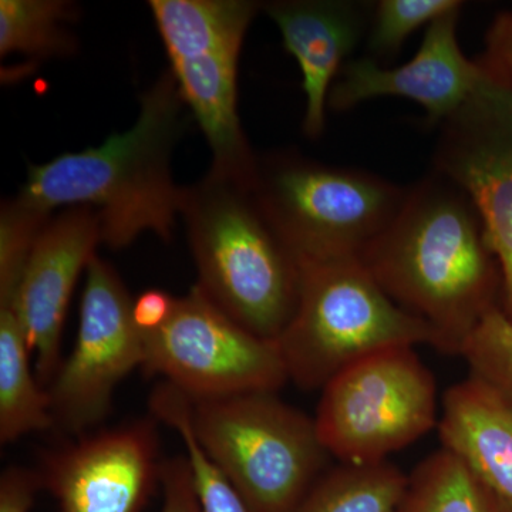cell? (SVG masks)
<instances>
[{
    "label": "cell",
    "mask_w": 512,
    "mask_h": 512,
    "mask_svg": "<svg viewBox=\"0 0 512 512\" xmlns=\"http://www.w3.org/2000/svg\"><path fill=\"white\" fill-rule=\"evenodd\" d=\"M399 512H490V491L441 447L409 476Z\"/></svg>",
    "instance_id": "44dd1931"
},
{
    "label": "cell",
    "mask_w": 512,
    "mask_h": 512,
    "mask_svg": "<svg viewBox=\"0 0 512 512\" xmlns=\"http://www.w3.org/2000/svg\"><path fill=\"white\" fill-rule=\"evenodd\" d=\"M461 356L471 376L512 396V320L498 306L478 323Z\"/></svg>",
    "instance_id": "d4e9b609"
},
{
    "label": "cell",
    "mask_w": 512,
    "mask_h": 512,
    "mask_svg": "<svg viewBox=\"0 0 512 512\" xmlns=\"http://www.w3.org/2000/svg\"><path fill=\"white\" fill-rule=\"evenodd\" d=\"M170 60L214 50H239L262 3L252 0H151Z\"/></svg>",
    "instance_id": "e0dca14e"
},
{
    "label": "cell",
    "mask_w": 512,
    "mask_h": 512,
    "mask_svg": "<svg viewBox=\"0 0 512 512\" xmlns=\"http://www.w3.org/2000/svg\"><path fill=\"white\" fill-rule=\"evenodd\" d=\"M359 259L397 306L433 330L444 353L461 355L478 323L503 305L477 208L434 170L407 188L399 214Z\"/></svg>",
    "instance_id": "6da1fadb"
},
{
    "label": "cell",
    "mask_w": 512,
    "mask_h": 512,
    "mask_svg": "<svg viewBox=\"0 0 512 512\" xmlns=\"http://www.w3.org/2000/svg\"><path fill=\"white\" fill-rule=\"evenodd\" d=\"M490 512H512V501L498 497L490 491Z\"/></svg>",
    "instance_id": "f546056e"
},
{
    "label": "cell",
    "mask_w": 512,
    "mask_h": 512,
    "mask_svg": "<svg viewBox=\"0 0 512 512\" xmlns=\"http://www.w3.org/2000/svg\"><path fill=\"white\" fill-rule=\"evenodd\" d=\"M180 215L198 288L242 328L276 342L298 305L301 265L251 185L208 173L184 188Z\"/></svg>",
    "instance_id": "3957f363"
},
{
    "label": "cell",
    "mask_w": 512,
    "mask_h": 512,
    "mask_svg": "<svg viewBox=\"0 0 512 512\" xmlns=\"http://www.w3.org/2000/svg\"><path fill=\"white\" fill-rule=\"evenodd\" d=\"M191 427L254 512H292L328 470L315 420L275 393L191 399Z\"/></svg>",
    "instance_id": "8992f818"
},
{
    "label": "cell",
    "mask_w": 512,
    "mask_h": 512,
    "mask_svg": "<svg viewBox=\"0 0 512 512\" xmlns=\"http://www.w3.org/2000/svg\"><path fill=\"white\" fill-rule=\"evenodd\" d=\"M460 8L430 23L412 60L387 69L372 57L349 60L330 90L335 111L379 97H402L419 103L430 123L441 124L456 113L490 77L478 60L468 59L458 43Z\"/></svg>",
    "instance_id": "7c38bea8"
},
{
    "label": "cell",
    "mask_w": 512,
    "mask_h": 512,
    "mask_svg": "<svg viewBox=\"0 0 512 512\" xmlns=\"http://www.w3.org/2000/svg\"><path fill=\"white\" fill-rule=\"evenodd\" d=\"M175 299L160 289L141 293L133 303V316L143 332H153L170 319Z\"/></svg>",
    "instance_id": "f1b7e54d"
},
{
    "label": "cell",
    "mask_w": 512,
    "mask_h": 512,
    "mask_svg": "<svg viewBox=\"0 0 512 512\" xmlns=\"http://www.w3.org/2000/svg\"><path fill=\"white\" fill-rule=\"evenodd\" d=\"M28 339L13 305H0V441L55 427L49 393L30 369Z\"/></svg>",
    "instance_id": "ac0fdd59"
},
{
    "label": "cell",
    "mask_w": 512,
    "mask_h": 512,
    "mask_svg": "<svg viewBox=\"0 0 512 512\" xmlns=\"http://www.w3.org/2000/svg\"><path fill=\"white\" fill-rule=\"evenodd\" d=\"M409 476L389 460L328 468L292 512H399Z\"/></svg>",
    "instance_id": "d6986e66"
},
{
    "label": "cell",
    "mask_w": 512,
    "mask_h": 512,
    "mask_svg": "<svg viewBox=\"0 0 512 512\" xmlns=\"http://www.w3.org/2000/svg\"><path fill=\"white\" fill-rule=\"evenodd\" d=\"M49 218L23 207L16 198L3 201L0 211V303L15 305L29 256Z\"/></svg>",
    "instance_id": "cb8c5ba5"
},
{
    "label": "cell",
    "mask_w": 512,
    "mask_h": 512,
    "mask_svg": "<svg viewBox=\"0 0 512 512\" xmlns=\"http://www.w3.org/2000/svg\"><path fill=\"white\" fill-rule=\"evenodd\" d=\"M161 487L164 498L160 512H205L187 457L180 456L163 461Z\"/></svg>",
    "instance_id": "484cf974"
},
{
    "label": "cell",
    "mask_w": 512,
    "mask_h": 512,
    "mask_svg": "<svg viewBox=\"0 0 512 512\" xmlns=\"http://www.w3.org/2000/svg\"><path fill=\"white\" fill-rule=\"evenodd\" d=\"M434 376L414 348L373 353L330 379L313 417L319 439L342 464H373L439 424Z\"/></svg>",
    "instance_id": "52a82bcc"
},
{
    "label": "cell",
    "mask_w": 512,
    "mask_h": 512,
    "mask_svg": "<svg viewBox=\"0 0 512 512\" xmlns=\"http://www.w3.org/2000/svg\"><path fill=\"white\" fill-rule=\"evenodd\" d=\"M375 3L353 0H274L262 9L298 62L306 109L303 133L322 136L330 90L357 45L369 33Z\"/></svg>",
    "instance_id": "5bb4252c"
},
{
    "label": "cell",
    "mask_w": 512,
    "mask_h": 512,
    "mask_svg": "<svg viewBox=\"0 0 512 512\" xmlns=\"http://www.w3.org/2000/svg\"><path fill=\"white\" fill-rule=\"evenodd\" d=\"M77 6L66 0H0V57L37 64L73 55L77 40L69 25Z\"/></svg>",
    "instance_id": "ffe728a7"
},
{
    "label": "cell",
    "mask_w": 512,
    "mask_h": 512,
    "mask_svg": "<svg viewBox=\"0 0 512 512\" xmlns=\"http://www.w3.org/2000/svg\"><path fill=\"white\" fill-rule=\"evenodd\" d=\"M437 427L441 447L512 501V396L470 375L444 394Z\"/></svg>",
    "instance_id": "2e32d148"
},
{
    "label": "cell",
    "mask_w": 512,
    "mask_h": 512,
    "mask_svg": "<svg viewBox=\"0 0 512 512\" xmlns=\"http://www.w3.org/2000/svg\"><path fill=\"white\" fill-rule=\"evenodd\" d=\"M156 427L136 421L49 458L37 474L56 512H141L161 485Z\"/></svg>",
    "instance_id": "8fae6325"
},
{
    "label": "cell",
    "mask_w": 512,
    "mask_h": 512,
    "mask_svg": "<svg viewBox=\"0 0 512 512\" xmlns=\"http://www.w3.org/2000/svg\"><path fill=\"white\" fill-rule=\"evenodd\" d=\"M99 244V218L87 207L66 208L53 214L36 239L13 306L29 348L36 353L39 383L49 384L59 373L70 296Z\"/></svg>",
    "instance_id": "4fadbf2b"
},
{
    "label": "cell",
    "mask_w": 512,
    "mask_h": 512,
    "mask_svg": "<svg viewBox=\"0 0 512 512\" xmlns=\"http://www.w3.org/2000/svg\"><path fill=\"white\" fill-rule=\"evenodd\" d=\"M239 50H214L170 60L181 96L211 148L210 173L254 185L258 157L238 116Z\"/></svg>",
    "instance_id": "9a60e30c"
},
{
    "label": "cell",
    "mask_w": 512,
    "mask_h": 512,
    "mask_svg": "<svg viewBox=\"0 0 512 512\" xmlns=\"http://www.w3.org/2000/svg\"><path fill=\"white\" fill-rule=\"evenodd\" d=\"M460 6V0H380L373 6L367 35L370 57L397 55L416 30Z\"/></svg>",
    "instance_id": "603a6c76"
},
{
    "label": "cell",
    "mask_w": 512,
    "mask_h": 512,
    "mask_svg": "<svg viewBox=\"0 0 512 512\" xmlns=\"http://www.w3.org/2000/svg\"><path fill=\"white\" fill-rule=\"evenodd\" d=\"M40 487L39 476L12 467L0 478V512H30Z\"/></svg>",
    "instance_id": "83f0119b"
},
{
    "label": "cell",
    "mask_w": 512,
    "mask_h": 512,
    "mask_svg": "<svg viewBox=\"0 0 512 512\" xmlns=\"http://www.w3.org/2000/svg\"><path fill=\"white\" fill-rule=\"evenodd\" d=\"M191 119L168 69L140 97L133 127L100 146L30 164L16 201L45 217L60 208H92L101 242L114 251L144 232L170 241L184 191L174 183L171 157Z\"/></svg>",
    "instance_id": "7a4b0ae2"
},
{
    "label": "cell",
    "mask_w": 512,
    "mask_h": 512,
    "mask_svg": "<svg viewBox=\"0 0 512 512\" xmlns=\"http://www.w3.org/2000/svg\"><path fill=\"white\" fill-rule=\"evenodd\" d=\"M488 73V72H487ZM477 208L500 266L503 311L512 320V87L493 76L447 120L433 168Z\"/></svg>",
    "instance_id": "30bf717a"
},
{
    "label": "cell",
    "mask_w": 512,
    "mask_h": 512,
    "mask_svg": "<svg viewBox=\"0 0 512 512\" xmlns=\"http://www.w3.org/2000/svg\"><path fill=\"white\" fill-rule=\"evenodd\" d=\"M154 419L177 431L187 451L195 488L205 512H254L227 477L204 453L191 427V399L174 384L164 382L151 394Z\"/></svg>",
    "instance_id": "7402d4cb"
},
{
    "label": "cell",
    "mask_w": 512,
    "mask_h": 512,
    "mask_svg": "<svg viewBox=\"0 0 512 512\" xmlns=\"http://www.w3.org/2000/svg\"><path fill=\"white\" fill-rule=\"evenodd\" d=\"M143 333L144 372L164 376L192 400L276 393L289 380L278 343L242 328L197 285L175 299L161 328Z\"/></svg>",
    "instance_id": "ba28073f"
},
{
    "label": "cell",
    "mask_w": 512,
    "mask_h": 512,
    "mask_svg": "<svg viewBox=\"0 0 512 512\" xmlns=\"http://www.w3.org/2000/svg\"><path fill=\"white\" fill-rule=\"evenodd\" d=\"M485 49L478 63L498 82L512 87V12L495 16L485 33Z\"/></svg>",
    "instance_id": "4316f807"
},
{
    "label": "cell",
    "mask_w": 512,
    "mask_h": 512,
    "mask_svg": "<svg viewBox=\"0 0 512 512\" xmlns=\"http://www.w3.org/2000/svg\"><path fill=\"white\" fill-rule=\"evenodd\" d=\"M86 271L76 345L47 392L55 426L69 433L106 419L117 384L146 359L134 301L116 269L94 255Z\"/></svg>",
    "instance_id": "9c48e42d"
},
{
    "label": "cell",
    "mask_w": 512,
    "mask_h": 512,
    "mask_svg": "<svg viewBox=\"0 0 512 512\" xmlns=\"http://www.w3.org/2000/svg\"><path fill=\"white\" fill-rule=\"evenodd\" d=\"M407 188L357 168L271 154L252 190L299 262L360 258L399 214Z\"/></svg>",
    "instance_id": "5b68a950"
},
{
    "label": "cell",
    "mask_w": 512,
    "mask_h": 512,
    "mask_svg": "<svg viewBox=\"0 0 512 512\" xmlns=\"http://www.w3.org/2000/svg\"><path fill=\"white\" fill-rule=\"evenodd\" d=\"M301 288L276 343L289 380L323 389L343 369L382 350L437 349L433 330L390 299L359 258L299 262Z\"/></svg>",
    "instance_id": "277c9868"
}]
</instances>
